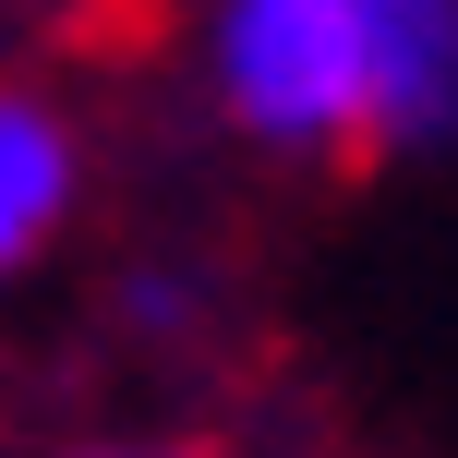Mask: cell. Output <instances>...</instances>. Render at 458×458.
Returning a JSON list of instances; mask_svg holds the SVG:
<instances>
[{"mask_svg": "<svg viewBox=\"0 0 458 458\" xmlns=\"http://www.w3.org/2000/svg\"><path fill=\"white\" fill-rule=\"evenodd\" d=\"M206 85L277 157H386L458 133V0H217Z\"/></svg>", "mask_w": 458, "mask_h": 458, "instance_id": "cell-1", "label": "cell"}, {"mask_svg": "<svg viewBox=\"0 0 458 458\" xmlns=\"http://www.w3.org/2000/svg\"><path fill=\"white\" fill-rule=\"evenodd\" d=\"M72 458H206V446H182V435H109V446H72Z\"/></svg>", "mask_w": 458, "mask_h": 458, "instance_id": "cell-3", "label": "cell"}, {"mask_svg": "<svg viewBox=\"0 0 458 458\" xmlns=\"http://www.w3.org/2000/svg\"><path fill=\"white\" fill-rule=\"evenodd\" d=\"M72 193H85V145L48 97L0 85V277H24L48 242H61Z\"/></svg>", "mask_w": 458, "mask_h": 458, "instance_id": "cell-2", "label": "cell"}]
</instances>
